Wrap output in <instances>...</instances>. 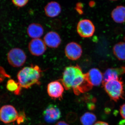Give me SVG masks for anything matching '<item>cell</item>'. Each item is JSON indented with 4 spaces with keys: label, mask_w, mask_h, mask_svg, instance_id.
<instances>
[{
    "label": "cell",
    "mask_w": 125,
    "mask_h": 125,
    "mask_svg": "<svg viewBox=\"0 0 125 125\" xmlns=\"http://www.w3.org/2000/svg\"><path fill=\"white\" fill-rule=\"evenodd\" d=\"M124 40H125V38H124Z\"/></svg>",
    "instance_id": "cell-26"
},
{
    "label": "cell",
    "mask_w": 125,
    "mask_h": 125,
    "mask_svg": "<svg viewBox=\"0 0 125 125\" xmlns=\"http://www.w3.org/2000/svg\"><path fill=\"white\" fill-rule=\"evenodd\" d=\"M83 8V5L81 3H78L76 5V10L78 12L81 14L83 13L82 9Z\"/></svg>",
    "instance_id": "cell-23"
},
{
    "label": "cell",
    "mask_w": 125,
    "mask_h": 125,
    "mask_svg": "<svg viewBox=\"0 0 125 125\" xmlns=\"http://www.w3.org/2000/svg\"><path fill=\"white\" fill-rule=\"evenodd\" d=\"M19 118V114L12 105H6L0 109V120L5 123L14 122Z\"/></svg>",
    "instance_id": "cell-5"
},
{
    "label": "cell",
    "mask_w": 125,
    "mask_h": 125,
    "mask_svg": "<svg viewBox=\"0 0 125 125\" xmlns=\"http://www.w3.org/2000/svg\"><path fill=\"white\" fill-rule=\"evenodd\" d=\"M103 85L106 92L112 100L117 102L124 96V84L120 79L103 83Z\"/></svg>",
    "instance_id": "cell-3"
},
{
    "label": "cell",
    "mask_w": 125,
    "mask_h": 125,
    "mask_svg": "<svg viewBox=\"0 0 125 125\" xmlns=\"http://www.w3.org/2000/svg\"><path fill=\"white\" fill-rule=\"evenodd\" d=\"M125 73V66H122L120 68L108 69L103 75V79L102 83L118 80L119 79V76Z\"/></svg>",
    "instance_id": "cell-12"
},
{
    "label": "cell",
    "mask_w": 125,
    "mask_h": 125,
    "mask_svg": "<svg viewBox=\"0 0 125 125\" xmlns=\"http://www.w3.org/2000/svg\"><path fill=\"white\" fill-rule=\"evenodd\" d=\"M7 58L10 65L14 67H19L24 64L27 60V56L22 49L16 48L9 52Z\"/></svg>",
    "instance_id": "cell-4"
},
{
    "label": "cell",
    "mask_w": 125,
    "mask_h": 125,
    "mask_svg": "<svg viewBox=\"0 0 125 125\" xmlns=\"http://www.w3.org/2000/svg\"><path fill=\"white\" fill-rule=\"evenodd\" d=\"M43 41L46 46L51 48L58 47L61 42L60 36L56 32L50 31L45 35Z\"/></svg>",
    "instance_id": "cell-13"
},
{
    "label": "cell",
    "mask_w": 125,
    "mask_h": 125,
    "mask_svg": "<svg viewBox=\"0 0 125 125\" xmlns=\"http://www.w3.org/2000/svg\"><path fill=\"white\" fill-rule=\"evenodd\" d=\"M47 90L48 95L52 98L61 99L62 98L64 88L61 82L55 81L48 84Z\"/></svg>",
    "instance_id": "cell-10"
},
{
    "label": "cell",
    "mask_w": 125,
    "mask_h": 125,
    "mask_svg": "<svg viewBox=\"0 0 125 125\" xmlns=\"http://www.w3.org/2000/svg\"><path fill=\"white\" fill-rule=\"evenodd\" d=\"M120 113L121 116L125 120V103L120 107Z\"/></svg>",
    "instance_id": "cell-21"
},
{
    "label": "cell",
    "mask_w": 125,
    "mask_h": 125,
    "mask_svg": "<svg viewBox=\"0 0 125 125\" xmlns=\"http://www.w3.org/2000/svg\"><path fill=\"white\" fill-rule=\"evenodd\" d=\"M27 33L31 38L35 39L41 37L44 33V29L41 25L33 23L29 25L27 30Z\"/></svg>",
    "instance_id": "cell-15"
},
{
    "label": "cell",
    "mask_w": 125,
    "mask_h": 125,
    "mask_svg": "<svg viewBox=\"0 0 125 125\" xmlns=\"http://www.w3.org/2000/svg\"><path fill=\"white\" fill-rule=\"evenodd\" d=\"M77 31L79 35L83 38H89L93 36L95 27L93 22L88 19H83L78 22Z\"/></svg>",
    "instance_id": "cell-6"
},
{
    "label": "cell",
    "mask_w": 125,
    "mask_h": 125,
    "mask_svg": "<svg viewBox=\"0 0 125 125\" xmlns=\"http://www.w3.org/2000/svg\"><path fill=\"white\" fill-rule=\"evenodd\" d=\"M85 79L92 86H98L103 83V76L98 69L93 68L85 74Z\"/></svg>",
    "instance_id": "cell-11"
},
{
    "label": "cell",
    "mask_w": 125,
    "mask_h": 125,
    "mask_svg": "<svg viewBox=\"0 0 125 125\" xmlns=\"http://www.w3.org/2000/svg\"><path fill=\"white\" fill-rule=\"evenodd\" d=\"M42 72L40 67L37 65L23 67L17 75L19 84L21 88L25 89L39 84Z\"/></svg>",
    "instance_id": "cell-2"
},
{
    "label": "cell",
    "mask_w": 125,
    "mask_h": 125,
    "mask_svg": "<svg viewBox=\"0 0 125 125\" xmlns=\"http://www.w3.org/2000/svg\"><path fill=\"white\" fill-rule=\"evenodd\" d=\"M66 56L68 59L75 61L80 58L83 53V49L79 44L75 42L69 43L65 49Z\"/></svg>",
    "instance_id": "cell-8"
},
{
    "label": "cell",
    "mask_w": 125,
    "mask_h": 125,
    "mask_svg": "<svg viewBox=\"0 0 125 125\" xmlns=\"http://www.w3.org/2000/svg\"><path fill=\"white\" fill-rule=\"evenodd\" d=\"M28 48L30 53L37 56L42 55L46 50L44 41L40 38L32 39L29 44Z\"/></svg>",
    "instance_id": "cell-9"
},
{
    "label": "cell",
    "mask_w": 125,
    "mask_h": 125,
    "mask_svg": "<svg viewBox=\"0 0 125 125\" xmlns=\"http://www.w3.org/2000/svg\"><path fill=\"white\" fill-rule=\"evenodd\" d=\"M87 107L88 109L90 110H93L95 108V105L94 103L93 102H90L88 103L87 104Z\"/></svg>",
    "instance_id": "cell-22"
},
{
    "label": "cell",
    "mask_w": 125,
    "mask_h": 125,
    "mask_svg": "<svg viewBox=\"0 0 125 125\" xmlns=\"http://www.w3.org/2000/svg\"><path fill=\"white\" fill-rule=\"evenodd\" d=\"M97 120L96 115L90 112H86L80 118L81 122L83 125H93Z\"/></svg>",
    "instance_id": "cell-18"
},
{
    "label": "cell",
    "mask_w": 125,
    "mask_h": 125,
    "mask_svg": "<svg viewBox=\"0 0 125 125\" xmlns=\"http://www.w3.org/2000/svg\"><path fill=\"white\" fill-rule=\"evenodd\" d=\"M112 18L115 22L122 23L125 22V7L119 6L113 10L111 13Z\"/></svg>",
    "instance_id": "cell-16"
},
{
    "label": "cell",
    "mask_w": 125,
    "mask_h": 125,
    "mask_svg": "<svg viewBox=\"0 0 125 125\" xmlns=\"http://www.w3.org/2000/svg\"><path fill=\"white\" fill-rule=\"evenodd\" d=\"M61 11V5L58 2L51 1L45 6V12L46 15L50 18H54L59 15Z\"/></svg>",
    "instance_id": "cell-14"
},
{
    "label": "cell",
    "mask_w": 125,
    "mask_h": 125,
    "mask_svg": "<svg viewBox=\"0 0 125 125\" xmlns=\"http://www.w3.org/2000/svg\"><path fill=\"white\" fill-rule=\"evenodd\" d=\"M113 53L120 60H125V42L118 43L114 46Z\"/></svg>",
    "instance_id": "cell-17"
},
{
    "label": "cell",
    "mask_w": 125,
    "mask_h": 125,
    "mask_svg": "<svg viewBox=\"0 0 125 125\" xmlns=\"http://www.w3.org/2000/svg\"><path fill=\"white\" fill-rule=\"evenodd\" d=\"M61 81L65 89H73L76 95L88 92L93 87L85 79V74L83 73L78 65L66 67L62 74Z\"/></svg>",
    "instance_id": "cell-1"
},
{
    "label": "cell",
    "mask_w": 125,
    "mask_h": 125,
    "mask_svg": "<svg viewBox=\"0 0 125 125\" xmlns=\"http://www.w3.org/2000/svg\"><path fill=\"white\" fill-rule=\"evenodd\" d=\"M94 125H109L107 123L102 121H98L96 122Z\"/></svg>",
    "instance_id": "cell-24"
},
{
    "label": "cell",
    "mask_w": 125,
    "mask_h": 125,
    "mask_svg": "<svg viewBox=\"0 0 125 125\" xmlns=\"http://www.w3.org/2000/svg\"><path fill=\"white\" fill-rule=\"evenodd\" d=\"M55 125H69L67 123H66L65 122L61 121L57 123Z\"/></svg>",
    "instance_id": "cell-25"
},
{
    "label": "cell",
    "mask_w": 125,
    "mask_h": 125,
    "mask_svg": "<svg viewBox=\"0 0 125 125\" xmlns=\"http://www.w3.org/2000/svg\"><path fill=\"white\" fill-rule=\"evenodd\" d=\"M7 88L9 91L13 92L16 94H20L21 89V87L19 83H16L12 79L8 81L7 83Z\"/></svg>",
    "instance_id": "cell-19"
},
{
    "label": "cell",
    "mask_w": 125,
    "mask_h": 125,
    "mask_svg": "<svg viewBox=\"0 0 125 125\" xmlns=\"http://www.w3.org/2000/svg\"><path fill=\"white\" fill-rule=\"evenodd\" d=\"M43 115L47 123H52L55 122L60 118L61 113L56 105L50 104L43 111Z\"/></svg>",
    "instance_id": "cell-7"
},
{
    "label": "cell",
    "mask_w": 125,
    "mask_h": 125,
    "mask_svg": "<svg viewBox=\"0 0 125 125\" xmlns=\"http://www.w3.org/2000/svg\"><path fill=\"white\" fill-rule=\"evenodd\" d=\"M28 0H13L12 2L14 5L17 7H23L27 5L28 2Z\"/></svg>",
    "instance_id": "cell-20"
}]
</instances>
